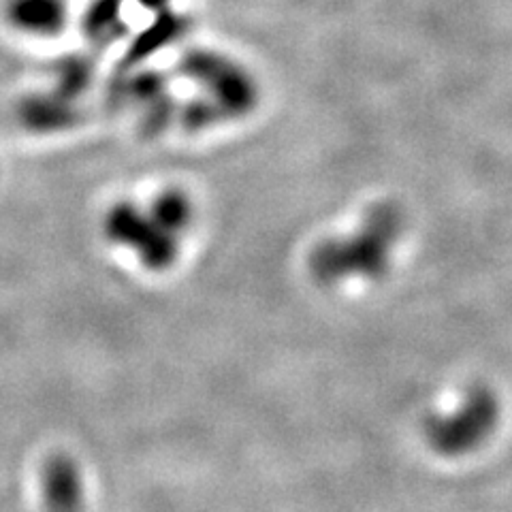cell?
Masks as SVG:
<instances>
[{
    "label": "cell",
    "instance_id": "4",
    "mask_svg": "<svg viewBox=\"0 0 512 512\" xmlns=\"http://www.w3.org/2000/svg\"><path fill=\"white\" fill-rule=\"evenodd\" d=\"M13 18L30 30H56L62 22L58 0H18Z\"/></svg>",
    "mask_w": 512,
    "mask_h": 512
},
{
    "label": "cell",
    "instance_id": "2",
    "mask_svg": "<svg viewBox=\"0 0 512 512\" xmlns=\"http://www.w3.org/2000/svg\"><path fill=\"white\" fill-rule=\"evenodd\" d=\"M188 220V203L171 192L154 203L150 214L137 210L131 203H122L109 216V233L118 242L135 248L148 265L160 267L175 256L178 237L186 229Z\"/></svg>",
    "mask_w": 512,
    "mask_h": 512
},
{
    "label": "cell",
    "instance_id": "5",
    "mask_svg": "<svg viewBox=\"0 0 512 512\" xmlns=\"http://www.w3.org/2000/svg\"><path fill=\"white\" fill-rule=\"evenodd\" d=\"M50 483H52L50 493L64 498V504H71L69 498H71V495H77V478L71 472V468L69 466L54 468L52 474H50Z\"/></svg>",
    "mask_w": 512,
    "mask_h": 512
},
{
    "label": "cell",
    "instance_id": "3",
    "mask_svg": "<svg viewBox=\"0 0 512 512\" xmlns=\"http://www.w3.org/2000/svg\"><path fill=\"white\" fill-rule=\"evenodd\" d=\"M500 419V402L487 387H472L446 414L429 416L425 434L434 451L446 457L466 455L483 444Z\"/></svg>",
    "mask_w": 512,
    "mask_h": 512
},
{
    "label": "cell",
    "instance_id": "1",
    "mask_svg": "<svg viewBox=\"0 0 512 512\" xmlns=\"http://www.w3.org/2000/svg\"><path fill=\"white\" fill-rule=\"evenodd\" d=\"M406 227L404 210L393 201L374 203L359 227L331 237L312 252L310 269L320 284H340L352 278H378L389 269L391 254Z\"/></svg>",
    "mask_w": 512,
    "mask_h": 512
}]
</instances>
